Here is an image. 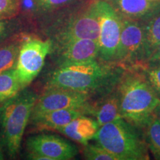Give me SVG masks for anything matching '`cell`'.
<instances>
[{
  "label": "cell",
  "mask_w": 160,
  "mask_h": 160,
  "mask_svg": "<svg viewBox=\"0 0 160 160\" xmlns=\"http://www.w3.org/2000/svg\"><path fill=\"white\" fill-rule=\"evenodd\" d=\"M34 32L51 40V49L77 39L98 40L97 0H79L44 20Z\"/></svg>",
  "instance_id": "1"
},
{
  "label": "cell",
  "mask_w": 160,
  "mask_h": 160,
  "mask_svg": "<svg viewBox=\"0 0 160 160\" xmlns=\"http://www.w3.org/2000/svg\"><path fill=\"white\" fill-rule=\"evenodd\" d=\"M121 66L99 59L54 67L45 79V88H62L93 96L104 94L118 85Z\"/></svg>",
  "instance_id": "2"
},
{
  "label": "cell",
  "mask_w": 160,
  "mask_h": 160,
  "mask_svg": "<svg viewBox=\"0 0 160 160\" xmlns=\"http://www.w3.org/2000/svg\"><path fill=\"white\" fill-rule=\"evenodd\" d=\"M118 89L122 118L142 130L160 102L143 66L128 68L120 77Z\"/></svg>",
  "instance_id": "3"
},
{
  "label": "cell",
  "mask_w": 160,
  "mask_h": 160,
  "mask_svg": "<svg viewBox=\"0 0 160 160\" xmlns=\"http://www.w3.org/2000/svg\"><path fill=\"white\" fill-rule=\"evenodd\" d=\"M38 95L28 88L0 104V139L10 158L19 153L22 139Z\"/></svg>",
  "instance_id": "4"
},
{
  "label": "cell",
  "mask_w": 160,
  "mask_h": 160,
  "mask_svg": "<svg viewBox=\"0 0 160 160\" xmlns=\"http://www.w3.org/2000/svg\"><path fill=\"white\" fill-rule=\"evenodd\" d=\"M140 131L120 118L100 126L93 139L117 160L150 159L148 147Z\"/></svg>",
  "instance_id": "5"
},
{
  "label": "cell",
  "mask_w": 160,
  "mask_h": 160,
  "mask_svg": "<svg viewBox=\"0 0 160 160\" xmlns=\"http://www.w3.org/2000/svg\"><path fill=\"white\" fill-rule=\"evenodd\" d=\"M51 47L50 39H42L36 33H26L15 67L22 90L28 87L39 75Z\"/></svg>",
  "instance_id": "6"
},
{
  "label": "cell",
  "mask_w": 160,
  "mask_h": 160,
  "mask_svg": "<svg viewBox=\"0 0 160 160\" xmlns=\"http://www.w3.org/2000/svg\"><path fill=\"white\" fill-rule=\"evenodd\" d=\"M97 11L99 24V59L115 64L122 28V17L109 0H97Z\"/></svg>",
  "instance_id": "7"
},
{
  "label": "cell",
  "mask_w": 160,
  "mask_h": 160,
  "mask_svg": "<svg viewBox=\"0 0 160 160\" xmlns=\"http://www.w3.org/2000/svg\"><path fill=\"white\" fill-rule=\"evenodd\" d=\"M93 96L85 92L62 88H44L41 95L38 96L32 110L30 119L47 112L62 109H76L91 115Z\"/></svg>",
  "instance_id": "8"
},
{
  "label": "cell",
  "mask_w": 160,
  "mask_h": 160,
  "mask_svg": "<svg viewBox=\"0 0 160 160\" xmlns=\"http://www.w3.org/2000/svg\"><path fill=\"white\" fill-rule=\"evenodd\" d=\"M143 22L122 18V28L115 64L123 68L145 65Z\"/></svg>",
  "instance_id": "9"
},
{
  "label": "cell",
  "mask_w": 160,
  "mask_h": 160,
  "mask_svg": "<svg viewBox=\"0 0 160 160\" xmlns=\"http://www.w3.org/2000/svg\"><path fill=\"white\" fill-rule=\"evenodd\" d=\"M27 157L33 160H69L74 159L79 150L74 145L59 136L39 133L26 141Z\"/></svg>",
  "instance_id": "10"
},
{
  "label": "cell",
  "mask_w": 160,
  "mask_h": 160,
  "mask_svg": "<svg viewBox=\"0 0 160 160\" xmlns=\"http://www.w3.org/2000/svg\"><path fill=\"white\" fill-rule=\"evenodd\" d=\"M50 55L53 57L55 67L92 61L99 59V42L91 39L73 40L51 49Z\"/></svg>",
  "instance_id": "11"
},
{
  "label": "cell",
  "mask_w": 160,
  "mask_h": 160,
  "mask_svg": "<svg viewBox=\"0 0 160 160\" xmlns=\"http://www.w3.org/2000/svg\"><path fill=\"white\" fill-rule=\"evenodd\" d=\"M19 17L31 31L44 20L79 0H20Z\"/></svg>",
  "instance_id": "12"
},
{
  "label": "cell",
  "mask_w": 160,
  "mask_h": 160,
  "mask_svg": "<svg viewBox=\"0 0 160 160\" xmlns=\"http://www.w3.org/2000/svg\"><path fill=\"white\" fill-rule=\"evenodd\" d=\"M124 19L142 22L160 12V0H109Z\"/></svg>",
  "instance_id": "13"
},
{
  "label": "cell",
  "mask_w": 160,
  "mask_h": 160,
  "mask_svg": "<svg viewBox=\"0 0 160 160\" xmlns=\"http://www.w3.org/2000/svg\"><path fill=\"white\" fill-rule=\"evenodd\" d=\"M91 116L100 126L122 118L118 85L93 102Z\"/></svg>",
  "instance_id": "14"
},
{
  "label": "cell",
  "mask_w": 160,
  "mask_h": 160,
  "mask_svg": "<svg viewBox=\"0 0 160 160\" xmlns=\"http://www.w3.org/2000/svg\"><path fill=\"white\" fill-rule=\"evenodd\" d=\"M81 116H87L85 112L76 109H62L47 112L29 119L34 131H55L67 125L72 120Z\"/></svg>",
  "instance_id": "15"
},
{
  "label": "cell",
  "mask_w": 160,
  "mask_h": 160,
  "mask_svg": "<svg viewBox=\"0 0 160 160\" xmlns=\"http://www.w3.org/2000/svg\"><path fill=\"white\" fill-rule=\"evenodd\" d=\"M99 128V124L93 118L81 116L72 120L57 132L85 146L88 144L89 140L93 139Z\"/></svg>",
  "instance_id": "16"
},
{
  "label": "cell",
  "mask_w": 160,
  "mask_h": 160,
  "mask_svg": "<svg viewBox=\"0 0 160 160\" xmlns=\"http://www.w3.org/2000/svg\"><path fill=\"white\" fill-rule=\"evenodd\" d=\"M28 33L30 32L18 33L0 45V73L16 67L20 48Z\"/></svg>",
  "instance_id": "17"
},
{
  "label": "cell",
  "mask_w": 160,
  "mask_h": 160,
  "mask_svg": "<svg viewBox=\"0 0 160 160\" xmlns=\"http://www.w3.org/2000/svg\"><path fill=\"white\" fill-rule=\"evenodd\" d=\"M144 51L145 64L148 59L160 45V12L144 22Z\"/></svg>",
  "instance_id": "18"
},
{
  "label": "cell",
  "mask_w": 160,
  "mask_h": 160,
  "mask_svg": "<svg viewBox=\"0 0 160 160\" xmlns=\"http://www.w3.org/2000/svg\"><path fill=\"white\" fill-rule=\"evenodd\" d=\"M142 130L149 151L156 159L160 160V121L159 119L153 113L146 121Z\"/></svg>",
  "instance_id": "19"
},
{
  "label": "cell",
  "mask_w": 160,
  "mask_h": 160,
  "mask_svg": "<svg viewBox=\"0 0 160 160\" xmlns=\"http://www.w3.org/2000/svg\"><path fill=\"white\" fill-rule=\"evenodd\" d=\"M22 91L15 68L0 73V104L13 97Z\"/></svg>",
  "instance_id": "20"
},
{
  "label": "cell",
  "mask_w": 160,
  "mask_h": 160,
  "mask_svg": "<svg viewBox=\"0 0 160 160\" xmlns=\"http://www.w3.org/2000/svg\"><path fill=\"white\" fill-rule=\"evenodd\" d=\"M22 32H31L19 16L10 19H0V45Z\"/></svg>",
  "instance_id": "21"
},
{
  "label": "cell",
  "mask_w": 160,
  "mask_h": 160,
  "mask_svg": "<svg viewBox=\"0 0 160 160\" xmlns=\"http://www.w3.org/2000/svg\"><path fill=\"white\" fill-rule=\"evenodd\" d=\"M84 159L88 160H117L116 157L99 145L87 144L83 149Z\"/></svg>",
  "instance_id": "22"
},
{
  "label": "cell",
  "mask_w": 160,
  "mask_h": 160,
  "mask_svg": "<svg viewBox=\"0 0 160 160\" xmlns=\"http://www.w3.org/2000/svg\"><path fill=\"white\" fill-rule=\"evenodd\" d=\"M20 11V0H0V19H10L17 17Z\"/></svg>",
  "instance_id": "23"
},
{
  "label": "cell",
  "mask_w": 160,
  "mask_h": 160,
  "mask_svg": "<svg viewBox=\"0 0 160 160\" xmlns=\"http://www.w3.org/2000/svg\"><path fill=\"white\" fill-rule=\"evenodd\" d=\"M150 84L160 99V65H144Z\"/></svg>",
  "instance_id": "24"
},
{
  "label": "cell",
  "mask_w": 160,
  "mask_h": 160,
  "mask_svg": "<svg viewBox=\"0 0 160 160\" xmlns=\"http://www.w3.org/2000/svg\"><path fill=\"white\" fill-rule=\"evenodd\" d=\"M145 65H160V45L152 53Z\"/></svg>",
  "instance_id": "25"
},
{
  "label": "cell",
  "mask_w": 160,
  "mask_h": 160,
  "mask_svg": "<svg viewBox=\"0 0 160 160\" xmlns=\"http://www.w3.org/2000/svg\"><path fill=\"white\" fill-rule=\"evenodd\" d=\"M153 114H154L160 121V102L157 105V107H156L154 111H153Z\"/></svg>",
  "instance_id": "26"
},
{
  "label": "cell",
  "mask_w": 160,
  "mask_h": 160,
  "mask_svg": "<svg viewBox=\"0 0 160 160\" xmlns=\"http://www.w3.org/2000/svg\"><path fill=\"white\" fill-rule=\"evenodd\" d=\"M4 151H5V150H4L2 143L1 139H0V160L5 159V154H4Z\"/></svg>",
  "instance_id": "27"
}]
</instances>
